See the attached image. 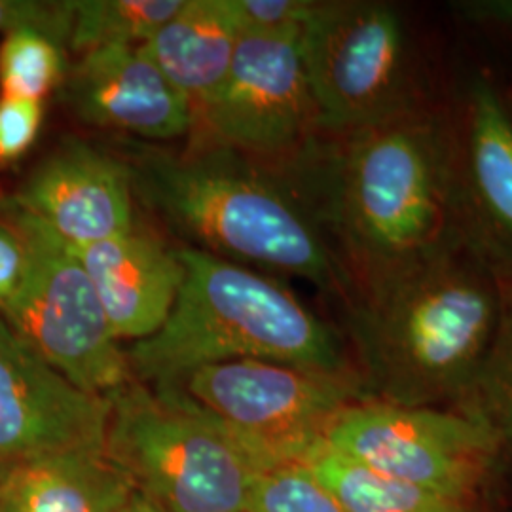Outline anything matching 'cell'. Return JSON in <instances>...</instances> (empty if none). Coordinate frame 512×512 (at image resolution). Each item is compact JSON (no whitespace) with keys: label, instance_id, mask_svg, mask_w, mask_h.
<instances>
[{"label":"cell","instance_id":"obj_1","mask_svg":"<svg viewBox=\"0 0 512 512\" xmlns=\"http://www.w3.org/2000/svg\"><path fill=\"white\" fill-rule=\"evenodd\" d=\"M281 169L327 230L355 293L463 241L454 114L440 107L346 137L319 135Z\"/></svg>","mask_w":512,"mask_h":512},{"label":"cell","instance_id":"obj_2","mask_svg":"<svg viewBox=\"0 0 512 512\" xmlns=\"http://www.w3.org/2000/svg\"><path fill=\"white\" fill-rule=\"evenodd\" d=\"M349 334L372 401L454 408L503 310V281L458 241L353 294Z\"/></svg>","mask_w":512,"mask_h":512},{"label":"cell","instance_id":"obj_3","mask_svg":"<svg viewBox=\"0 0 512 512\" xmlns=\"http://www.w3.org/2000/svg\"><path fill=\"white\" fill-rule=\"evenodd\" d=\"M222 147L192 154L141 148L126 162L133 190L211 255L296 275L346 304L355 287L293 179Z\"/></svg>","mask_w":512,"mask_h":512},{"label":"cell","instance_id":"obj_4","mask_svg":"<svg viewBox=\"0 0 512 512\" xmlns=\"http://www.w3.org/2000/svg\"><path fill=\"white\" fill-rule=\"evenodd\" d=\"M184 277L164 327L126 351L133 380L164 384L239 359L359 374L336 332L285 285L205 249H181Z\"/></svg>","mask_w":512,"mask_h":512},{"label":"cell","instance_id":"obj_5","mask_svg":"<svg viewBox=\"0 0 512 512\" xmlns=\"http://www.w3.org/2000/svg\"><path fill=\"white\" fill-rule=\"evenodd\" d=\"M298 46L323 137H346L439 107L416 38L389 2L315 0Z\"/></svg>","mask_w":512,"mask_h":512},{"label":"cell","instance_id":"obj_6","mask_svg":"<svg viewBox=\"0 0 512 512\" xmlns=\"http://www.w3.org/2000/svg\"><path fill=\"white\" fill-rule=\"evenodd\" d=\"M107 458L164 512H245L255 461L177 391L131 380L112 391Z\"/></svg>","mask_w":512,"mask_h":512},{"label":"cell","instance_id":"obj_7","mask_svg":"<svg viewBox=\"0 0 512 512\" xmlns=\"http://www.w3.org/2000/svg\"><path fill=\"white\" fill-rule=\"evenodd\" d=\"M222 425L260 473L304 463L336 416L366 401L359 374H330L256 359L200 366L164 382Z\"/></svg>","mask_w":512,"mask_h":512},{"label":"cell","instance_id":"obj_8","mask_svg":"<svg viewBox=\"0 0 512 512\" xmlns=\"http://www.w3.org/2000/svg\"><path fill=\"white\" fill-rule=\"evenodd\" d=\"M0 211L27 249L18 291L0 310L19 340L82 391L107 397L133 380L92 281L69 243L10 198Z\"/></svg>","mask_w":512,"mask_h":512},{"label":"cell","instance_id":"obj_9","mask_svg":"<svg viewBox=\"0 0 512 512\" xmlns=\"http://www.w3.org/2000/svg\"><path fill=\"white\" fill-rule=\"evenodd\" d=\"M323 444L372 471L469 503L499 461L492 435L454 408L372 399L342 410Z\"/></svg>","mask_w":512,"mask_h":512},{"label":"cell","instance_id":"obj_10","mask_svg":"<svg viewBox=\"0 0 512 512\" xmlns=\"http://www.w3.org/2000/svg\"><path fill=\"white\" fill-rule=\"evenodd\" d=\"M298 38L239 37L228 73L198 110L219 145L283 165L319 137Z\"/></svg>","mask_w":512,"mask_h":512},{"label":"cell","instance_id":"obj_11","mask_svg":"<svg viewBox=\"0 0 512 512\" xmlns=\"http://www.w3.org/2000/svg\"><path fill=\"white\" fill-rule=\"evenodd\" d=\"M109 397L78 389L0 317V480L59 452H105Z\"/></svg>","mask_w":512,"mask_h":512},{"label":"cell","instance_id":"obj_12","mask_svg":"<svg viewBox=\"0 0 512 512\" xmlns=\"http://www.w3.org/2000/svg\"><path fill=\"white\" fill-rule=\"evenodd\" d=\"M454 128L459 234L512 285V110L490 78L469 84Z\"/></svg>","mask_w":512,"mask_h":512},{"label":"cell","instance_id":"obj_13","mask_svg":"<svg viewBox=\"0 0 512 512\" xmlns=\"http://www.w3.org/2000/svg\"><path fill=\"white\" fill-rule=\"evenodd\" d=\"M131 196L126 162L67 139L10 200L71 247H82L133 230Z\"/></svg>","mask_w":512,"mask_h":512},{"label":"cell","instance_id":"obj_14","mask_svg":"<svg viewBox=\"0 0 512 512\" xmlns=\"http://www.w3.org/2000/svg\"><path fill=\"white\" fill-rule=\"evenodd\" d=\"M61 95L82 122L152 141L181 137L196 118L192 103L154 65L143 46L86 52L67 69Z\"/></svg>","mask_w":512,"mask_h":512},{"label":"cell","instance_id":"obj_15","mask_svg":"<svg viewBox=\"0 0 512 512\" xmlns=\"http://www.w3.org/2000/svg\"><path fill=\"white\" fill-rule=\"evenodd\" d=\"M73 251L118 342H139L164 327L183 283L177 251L133 230Z\"/></svg>","mask_w":512,"mask_h":512},{"label":"cell","instance_id":"obj_16","mask_svg":"<svg viewBox=\"0 0 512 512\" xmlns=\"http://www.w3.org/2000/svg\"><path fill=\"white\" fill-rule=\"evenodd\" d=\"M135 488L105 452H59L0 480V512H122Z\"/></svg>","mask_w":512,"mask_h":512},{"label":"cell","instance_id":"obj_17","mask_svg":"<svg viewBox=\"0 0 512 512\" xmlns=\"http://www.w3.org/2000/svg\"><path fill=\"white\" fill-rule=\"evenodd\" d=\"M238 42L224 0H184L141 46L198 114L228 73Z\"/></svg>","mask_w":512,"mask_h":512},{"label":"cell","instance_id":"obj_18","mask_svg":"<svg viewBox=\"0 0 512 512\" xmlns=\"http://www.w3.org/2000/svg\"><path fill=\"white\" fill-rule=\"evenodd\" d=\"M304 465L348 512H475L469 501L382 475L325 444Z\"/></svg>","mask_w":512,"mask_h":512},{"label":"cell","instance_id":"obj_19","mask_svg":"<svg viewBox=\"0 0 512 512\" xmlns=\"http://www.w3.org/2000/svg\"><path fill=\"white\" fill-rule=\"evenodd\" d=\"M454 410L492 435L499 459H512V285L503 283V310L494 340Z\"/></svg>","mask_w":512,"mask_h":512},{"label":"cell","instance_id":"obj_20","mask_svg":"<svg viewBox=\"0 0 512 512\" xmlns=\"http://www.w3.org/2000/svg\"><path fill=\"white\" fill-rule=\"evenodd\" d=\"M183 4L184 0H74L69 46L80 54L107 46H141Z\"/></svg>","mask_w":512,"mask_h":512},{"label":"cell","instance_id":"obj_21","mask_svg":"<svg viewBox=\"0 0 512 512\" xmlns=\"http://www.w3.org/2000/svg\"><path fill=\"white\" fill-rule=\"evenodd\" d=\"M63 46L37 31H14L0 42V97L42 103L63 84L67 65Z\"/></svg>","mask_w":512,"mask_h":512},{"label":"cell","instance_id":"obj_22","mask_svg":"<svg viewBox=\"0 0 512 512\" xmlns=\"http://www.w3.org/2000/svg\"><path fill=\"white\" fill-rule=\"evenodd\" d=\"M245 512H348L304 463L258 473Z\"/></svg>","mask_w":512,"mask_h":512},{"label":"cell","instance_id":"obj_23","mask_svg":"<svg viewBox=\"0 0 512 512\" xmlns=\"http://www.w3.org/2000/svg\"><path fill=\"white\" fill-rule=\"evenodd\" d=\"M239 37L300 35L315 0H224Z\"/></svg>","mask_w":512,"mask_h":512},{"label":"cell","instance_id":"obj_24","mask_svg":"<svg viewBox=\"0 0 512 512\" xmlns=\"http://www.w3.org/2000/svg\"><path fill=\"white\" fill-rule=\"evenodd\" d=\"M74 0H0V33L37 31L63 48L73 31Z\"/></svg>","mask_w":512,"mask_h":512},{"label":"cell","instance_id":"obj_25","mask_svg":"<svg viewBox=\"0 0 512 512\" xmlns=\"http://www.w3.org/2000/svg\"><path fill=\"white\" fill-rule=\"evenodd\" d=\"M42 120V103L0 97V167L16 164L33 148Z\"/></svg>","mask_w":512,"mask_h":512},{"label":"cell","instance_id":"obj_26","mask_svg":"<svg viewBox=\"0 0 512 512\" xmlns=\"http://www.w3.org/2000/svg\"><path fill=\"white\" fill-rule=\"evenodd\" d=\"M27 268V249L16 224L0 211V310L18 291Z\"/></svg>","mask_w":512,"mask_h":512},{"label":"cell","instance_id":"obj_27","mask_svg":"<svg viewBox=\"0 0 512 512\" xmlns=\"http://www.w3.org/2000/svg\"><path fill=\"white\" fill-rule=\"evenodd\" d=\"M452 10L469 25L512 31V0H463L454 2Z\"/></svg>","mask_w":512,"mask_h":512},{"label":"cell","instance_id":"obj_28","mask_svg":"<svg viewBox=\"0 0 512 512\" xmlns=\"http://www.w3.org/2000/svg\"><path fill=\"white\" fill-rule=\"evenodd\" d=\"M122 512H164L160 511L156 505H152L148 499H145L143 495L137 494L131 497V501H129L128 505L124 507V511Z\"/></svg>","mask_w":512,"mask_h":512}]
</instances>
